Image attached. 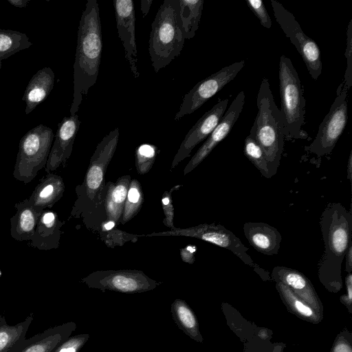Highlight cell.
Returning a JSON list of instances; mask_svg holds the SVG:
<instances>
[{
	"instance_id": "6da1fadb",
	"label": "cell",
	"mask_w": 352,
	"mask_h": 352,
	"mask_svg": "<svg viewBox=\"0 0 352 352\" xmlns=\"http://www.w3.org/2000/svg\"><path fill=\"white\" fill-rule=\"evenodd\" d=\"M102 41L98 3L88 0L81 15L74 63V95L71 115L79 110L84 96L96 82L102 56Z\"/></svg>"
},
{
	"instance_id": "7a4b0ae2",
	"label": "cell",
	"mask_w": 352,
	"mask_h": 352,
	"mask_svg": "<svg viewBox=\"0 0 352 352\" xmlns=\"http://www.w3.org/2000/svg\"><path fill=\"white\" fill-rule=\"evenodd\" d=\"M320 226L324 252L318 263V278L329 291L342 287V263L352 243V214L340 203H329L322 211Z\"/></svg>"
},
{
	"instance_id": "3957f363",
	"label": "cell",
	"mask_w": 352,
	"mask_h": 352,
	"mask_svg": "<svg viewBox=\"0 0 352 352\" xmlns=\"http://www.w3.org/2000/svg\"><path fill=\"white\" fill-rule=\"evenodd\" d=\"M120 130L114 129L105 135L96 146L91 157L85 179L76 188L77 199L71 212V217H82L83 222L96 215L104 208L105 197V174L116 152Z\"/></svg>"
},
{
	"instance_id": "277c9868",
	"label": "cell",
	"mask_w": 352,
	"mask_h": 352,
	"mask_svg": "<svg viewBox=\"0 0 352 352\" xmlns=\"http://www.w3.org/2000/svg\"><path fill=\"white\" fill-rule=\"evenodd\" d=\"M256 104L258 113L249 135L263 151L272 177L280 165L285 135L280 109L274 102L267 78L262 79Z\"/></svg>"
},
{
	"instance_id": "5b68a950",
	"label": "cell",
	"mask_w": 352,
	"mask_h": 352,
	"mask_svg": "<svg viewBox=\"0 0 352 352\" xmlns=\"http://www.w3.org/2000/svg\"><path fill=\"white\" fill-rule=\"evenodd\" d=\"M185 37L178 0H164L151 24L148 52L155 73L177 57Z\"/></svg>"
},
{
	"instance_id": "8992f818",
	"label": "cell",
	"mask_w": 352,
	"mask_h": 352,
	"mask_svg": "<svg viewBox=\"0 0 352 352\" xmlns=\"http://www.w3.org/2000/svg\"><path fill=\"white\" fill-rule=\"evenodd\" d=\"M279 87L281 98L280 117L287 140L304 139L305 100L300 80L290 58L282 55L279 62Z\"/></svg>"
},
{
	"instance_id": "52a82bcc",
	"label": "cell",
	"mask_w": 352,
	"mask_h": 352,
	"mask_svg": "<svg viewBox=\"0 0 352 352\" xmlns=\"http://www.w3.org/2000/svg\"><path fill=\"white\" fill-rule=\"evenodd\" d=\"M54 138L51 128L38 124L21 138L13 170L16 180L28 184L45 167Z\"/></svg>"
},
{
	"instance_id": "ba28073f",
	"label": "cell",
	"mask_w": 352,
	"mask_h": 352,
	"mask_svg": "<svg viewBox=\"0 0 352 352\" xmlns=\"http://www.w3.org/2000/svg\"><path fill=\"white\" fill-rule=\"evenodd\" d=\"M348 120V89L342 82L328 113L321 122L313 142L305 147L307 152L320 157L329 155L342 135Z\"/></svg>"
},
{
	"instance_id": "9c48e42d",
	"label": "cell",
	"mask_w": 352,
	"mask_h": 352,
	"mask_svg": "<svg viewBox=\"0 0 352 352\" xmlns=\"http://www.w3.org/2000/svg\"><path fill=\"white\" fill-rule=\"evenodd\" d=\"M80 282L102 292L112 291L124 294L151 291L162 284L136 270H98L81 278Z\"/></svg>"
},
{
	"instance_id": "30bf717a",
	"label": "cell",
	"mask_w": 352,
	"mask_h": 352,
	"mask_svg": "<svg viewBox=\"0 0 352 352\" xmlns=\"http://www.w3.org/2000/svg\"><path fill=\"white\" fill-rule=\"evenodd\" d=\"M138 236H186L201 239L231 251L244 263L254 267V270L260 269L247 253L248 248L233 232L221 224L203 223L188 228H175L168 231L153 232Z\"/></svg>"
},
{
	"instance_id": "8fae6325",
	"label": "cell",
	"mask_w": 352,
	"mask_h": 352,
	"mask_svg": "<svg viewBox=\"0 0 352 352\" xmlns=\"http://www.w3.org/2000/svg\"><path fill=\"white\" fill-rule=\"evenodd\" d=\"M276 20L305 63L311 77L317 80L322 72L320 50L316 43L302 30L294 14L275 0H271Z\"/></svg>"
},
{
	"instance_id": "7c38bea8",
	"label": "cell",
	"mask_w": 352,
	"mask_h": 352,
	"mask_svg": "<svg viewBox=\"0 0 352 352\" xmlns=\"http://www.w3.org/2000/svg\"><path fill=\"white\" fill-rule=\"evenodd\" d=\"M245 65L244 60L235 62L197 82L185 94L175 120L192 113L231 82Z\"/></svg>"
},
{
	"instance_id": "4fadbf2b",
	"label": "cell",
	"mask_w": 352,
	"mask_h": 352,
	"mask_svg": "<svg viewBox=\"0 0 352 352\" xmlns=\"http://www.w3.org/2000/svg\"><path fill=\"white\" fill-rule=\"evenodd\" d=\"M244 103L245 94L243 91H241L226 111L215 129L188 162L184 170V175H186L198 166L216 146L228 136L237 121L243 110Z\"/></svg>"
},
{
	"instance_id": "5bb4252c",
	"label": "cell",
	"mask_w": 352,
	"mask_h": 352,
	"mask_svg": "<svg viewBox=\"0 0 352 352\" xmlns=\"http://www.w3.org/2000/svg\"><path fill=\"white\" fill-rule=\"evenodd\" d=\"M228 104V99L218 102L189 130L172 161L171 168L189 157L194 148L210 135L224 115Z\"/></svg>"
},
{
	"instance_id": "9a60e30c",
	"label": "cell",
	"mask_w": 352,
	"mask_h": 352,
	"mask_svg": "<svg viewBox=\"0 0 352 352\" xmlns=\"http://www.w3.org/2000/svg\"><path fill=\"white\" fill-rule=\"evenodd\" d=\"M113 6L118 36L122 41L124 56L135 78L138 69V50L135 35V8L132 0H114Z\"/></svg>"
},
{
	"instance_id": "2e32d148",
	"label": "cell",
	"mask_w": 352,
	"mask_h": 352,
	"mask_svg": "<svg viewBox=\"0 0 352 352\" xmlns=\"http://www.w3.org/2000/svg\"><path fill=\"white\" fill-rule=\"evenodd\" d=\"M80 125V121L77 114L65 117L58 123L55 140L45 167L46 173L57 170L60 166H65L71 156Z\"/></svg>"
},
{
	"instance_id": "e0dca14e",
	"label": "cell",
	"mask_w": 352,
	"mask_h": 352,
	"mask_svg": "<svg viewBox=\"0 0 352 352\" xmlns=\"http://www.w3.org/2000/svg\"><path fill=\"white\" fill-rule=\"evenodd\" d=\"M276 283L287 285L296 295L309 304L323 317V306L311 281L298 270L284 266H276L272 272Z\"/></svg>"
},
{
	"instance_id": "ac0fdd59",
	"label": "cell",
	"mask_w": 352,
	"mask_h": 352,
	"mask_svg": "<svg viewBox=\"0 0 352 352\" xmlns=\"http://www.w3.org/2000/svg\"><path fill=\"white\" fill-rule=\"evenodd\" d=\"M76 328L73 322L63 324L28 340H23L8 352H54Z\"/></svg>"
},
{
	"instance_id": "d6986e66",
	"label": "cell",
	"mask_w": 352,
	"mask_h": 352,
	"mask_svg": "<svg viewBox=\"0 0 352 352\" xmlns=\"http://www.w3.org/2000/svg\"><path fill=\"white\" fill-rule=\"evenodd\" d=\"M65 221L59 219L57 213L50 209L44 210L38 219L35 232L29 241V246L39 250L56 249L60 245L61 228Z\"/></svg>"
},
{
	"instance_id": "ffe728a7",
	"label": "cell",
	"mask_w": 352,
	"mask_h": 352,
	"mask_svg": "<svg viewBox=\"0 0 352 352\" xmlns=\"http://www.w3.org/2000/svg\"><path fill=\"white\" fill-rule=\"evenodd\" d=\"M243 232L256 251L268 256L278 254L282 236L276 228L263 222H247L243 225Z\"/></svg>"
},
{
	"instance_id": "44dd1931",
	"label": "cell",
	"mask_w": 352,
	"mask_h": 352,
	"mask_svg": "<svg viewBox=\"0 0 352 352\" xmlns=\"http://www.w3.org/2000/svg\"><path fill=\"white\" fill-rule=\"evenodd\" d=\"M15 214L10 218V234L17 241H30L43 210L34 207L28 199L14 204Z\"/></svg>"
},
{
	"instance_id": "7402d4cb",
	"label": "cell",
	"mask_w": 352,
	"mask_h": 352,
	"mask_svg": "<svg viewBox=\"0 0 352 352\" xmlns=\"http://www.w3.org/2000/svg\"><path fill=\"white\" fill-rule=\"evenodd\" d=\"M65 185L63 178L55 173H46L28 198L35 208L44 210L50 209L63 196Z\"/></svg>"
},
{
	"instance_id": "603a6c76",
	"label": "cell",
	"mask_w": 352,
	"mask_h": 352,
	"mask_svg": "<svg viewBox=\"0 0 352 352\" xmlns=\"http://www.w3.org/2000/svg\"><path fill=\"white\" fill-rule=\"evenodd\" d=\"M55 75L50 67H45L33 75L22 97L25 102V114L30 113L49 96L54 86Z\"/></svg>"
},
{
	"instance_id": "cb8c5ba5",
	"label": "cell",
	"mask_w": 352,
	"mask_h": 352,
	"mask_svg": "<svg viewBox=\"0 0 352 352\" xmlns=\"http://www.w3.org/2000/svg\"><path fill=\"white\" fill-rule=\"evenodd\" d=\"M131 180V176L125 175L106 184L104 206L108 221L120 223Z\"/></svg>"
},
{
	"instance_id": "d4e9b609",
	"label": "cell",
	"mask_w": 352,
	"mask_h": 352,
	"mask_svg": "<svg viewBox=\"0 0 352 352\" xmlns=\"http://www.w3.org/2000/svg\"><path fill=\"white\" fill-rule=\"evenodd\" d=\"M170 312L173 319L178 328L192 340L202 343L203 337L195 314L182 299L176 298L171 304Z\"/></svg>"
},
{
	"instance_id": "484cf974",
	"label": "cell",
	"mask_w": 352,
	"mask_h": 352,
	"mask_svg": "<svg viewBox=\"0 0 352 352\" xmlns=\"http://www.w3.org/2000/svg\"><path fill=\"white\" fill-rule=\"evenodd\" d=\"M276 288L284 305L291 313L300 319L313 324H318L322 321L323 317L296 295L287 285L277 282Z\"/></svg>"
},
{
	"instance_id": "4316f807",
	"label": "cell",
	"mask_w": 352,
	"mask_h": 352,
	"mask_svg": "<svg viewBox=\"0 0 352 352\" xmlns=\"http://www.w3.org/2000/svg\"><path fill=\"white\" fill-rule=\"evenodd\" d=\"M179 16L185 39L192 38L199 28L202 10L203 0H178Z\"/></svg>"
},
{
	"instance_id": "83f0119b",
	"label": "cell",
	"mask_w": 352,
	"mask_h": 352,
	"mask_svg": "<svg viewBox=\"0 0 352 352\" xmlns=\"http://www.w3.org/2000/svg\"><path fill=\"white\" fill-rule=\"evenodd\" d=\"M32 45L26 34L12 30L0 29V60Z\"/></svg>"
},
{
	"instance_id": "f1b7e54d",
	"label": "cell",
	"mask_w": 352,
	"mask_h": 352,
	"mask_svg": "<svg viewBox=\"0 0 352 352\" xmlns=\"http://www.w3.org/2000/svg\"><path fill=\"white\" fill-rule=\"evenodd\" d=\"M143 201L141 184L135 179H131L120 223L125 224L135 217L141 209Z\"/></svg>"
},
{
	"instance_id": "f546056e",
	"label": "cell",
	"mask_w": 352,
	"mask_h": 352,
	"mask_svg": "<svg viewBox=\"0 0 352 352\" xmlns=\"http://www.w3.org/2000/svg\"><path fill=\"white\" fill-rule=\"evenodd\" d=\"M243 152L246 157L263 176L267 179L272 177L265 153L250 135H248L245 139Z\"/></svg>"
},
{
	"instance_id": "4dcf8cb0",
	"label": "cell",
	"mask_w": 352,
	"mask_h": 352,
	"mask_svg": "<svg viewBox=\"0 0 352 352\" xmlns=\"http://www.w3.org/2000/svg\"><path fill=\"white\" fill-rule=\"evenodd\" d=\"M31 321V320H30ZM28 320L19 326H1L0 327V352H8L25 337L27 328L29 326Z\"/></svg>"
},
{
	"instance_id": "1f68e13d",
	"label": "cell",
	"mask_w": 352,
	"mask_h": 352,
	"mask_svg": "<svg viewBox=\"0 0 352 352\" xmlns=\"http://www.w3.org/2000/svg\"><path fill=\"white\" fill-rule=\"evenodd\" d=\"M157 147L151 144H142L135 150V166L139 175L147 173L153 167L157 156Z\"/></svg>"
},
{
	"instance_id": "d6a6232c",
	"label": "cell",
	"mask_w": 352,
	"mask_h": 352,
	"mask_svg": "<svg viewBox=\"0 0 352 352\" xmlns=\"http://www.w3.org/2000/svg\"><path fill=\"white\" fill-rule=\"evenodd\" d=\"M102 240L105 244L111 248H114L116 245H123L126 242L132 241H136L138 239L137 234H131L125 232L116 230H110L101 233Z\"/></svg>"
},
{
	"instance_id": "836d02e7",
	"label": "cell",
	"mask_w": 352,
	"mask_h": 352,
	"mask_svg": "<svg viewBox=\"0 0 352 352\" xmlns=\"http://www.w3.org/2000/svg\"><path fill=\"white\" fill-rule=\"evenodd\" d=\"M180 186L181 185H177L171 188L168 191H165L162 199V209L164 214L163 223L170 230L175 228L173 223L174 207L172 193Z\"/></svg>"
},
{
	"instance_id": "e575fe53",
	"label": "cell",
	"mask_w": 352,
	"mask_h": 352,
	"mask_svg": "<svg viewBox=\"0 0 352 352\" xmlns=\"http://www.w3.org/2000/svg\"><path fill=\"white\" fill-rule=\"evenodd\" d=\"M346 69L343 85L349 90L352 85V19L350 20L346 31V47L345 50Z\"/></svg>"
},
{
	"instance_id": "d590c367",
	"label": "cell",
	"mask_w": 352,
	"mask_h": 352,
	"mask_svg": "<svg viewBox=\"0 0 352 352\" xmlns=\"http://www.w3.org/2000/svg\"><path fill=\"white\" fill-rule=\"evenodd\" d=\"M89 337V333H81L69 337L60 344L54 352H79Z\"/></svg>"
},
{
	"instance_id": "8d00e7d4",
	"label": "cell",
	"mask_w": 352,
	"mask_h": 352,
	"mask_svg": "<svg viewBox=\"0 0 352 352\" xmlns=\"http://www.w3.org/2000/svg\"><path fill=\"white\" fill-rule=\"evenodd\" d=\"M250 9L254 13L261 24L266 28L272 27V20L266 10V8L261 0H246Z\"/></svg>"
},
{
	"instance_id": "74e56055",
	"label": "cell",
	"mask_w": 352,
	"mask_h": 352,
	"mask_svg": "<svg viewBox=\"0 0 352 352\" xmlns=\"http://www.w3.org/2000/svg\"><path fill=\"white\" fill-rule=\"evenodd\" d=\"M330 352H352V334L344 329L337 336Z\"/></svg>"
},
{
	"instance_id": "f35d334b",
	"label": "cell",
	"mask_w": 352,
	"mask_h": 352,
	"mask_svg": "<svg viewBox=\"0 0 352 352\" xmlns=\"http://www.w3.org/2000/svg\"><path fill=\"white\" fill-rule=\"evenodd\" d=\"M346 294L340 296V302L348 309L350 314L352 313V274L348 273L345 277Z\"/></svg>"
},
{
	"instance_id": "ab89813d",
	"label": "cell",
	"mask_w": 352,
	"mask_h": 352,
	"mask_svg": "<svg viewBox=\"0 0 352 352\" xmlns=\"http://www.w3.org/2000/svg\"><path fill=\"white\" fill-rule=\"evenodd\" d=\"M196 247L189 245L185 248H181L179 250L182 260L187 263L192 264L195 261V254L196 252Z\"/></svg>"
},
{
	"instance_id": "60d3db41",
	"label": "cell",
	"mask_w": 352,
	"mask_h": 352,
	"mask_svg": "<svg viewBox=\"0 0 352 352\" xmlns=\"http://www.w3.org/2000/svg\"><path fill=\"white\" fill-rule=\"evenodd\" d=\"M346 256V271L348 273L352 272V243L348 248Z\"/></svg>"
},
{
	"instance_id": "b9f144b4",
	"label": "cell",
	"mask_w": 352,
	"mask_h": 352,
	"mask_svg": "<svg viewBox=\"0 0 352 352\" xmlns=\"http://www.w3.org/2000/svg\"><path fill=\"white\" fill-rule=\"evenodd\" d=\"M153 0H141L140 9L142 13L143 18L146 17L148 14Z\"/></svg>"
},
{
	"instance_id": "7bdbcfd3",
	"label": "cell",
	"mask_w": 352,
	"mask_h": 352,
	"mask_svg": "<svg viewBox=\"0 0 352 352\" xmlns=\"http://www.w3.org/2000/svg\"><path fill=\"white\" fill-rule=\"evenodd\" d=\"M30 0H8V2L16 8H25Z\"/></svg>"
},
{
	"instance_id": "ee69618b",
	"label": "cell",
	"mask_w": 352,
	"mask_h": 352,
	"mask_svg": "<svg viewBox=\"0 0 352 352\" xmlns=\"http://www.w3.org/2000/svg\"><path fill=\"white\" fill-rule=\"evenodd\" d=\"M347 177L349 179L350 182H351V175H352V151H350L348 164H347Z\"/></svg>"
},
{
	"instance_id": "f6af8a7d",
	"label": "cell",
	"mask_w": 352,
	"mask_h": 352,
	"mask_svg": "<svg viewBox=\"0 0 352 352\" xmlns=\"http://www.w3.org/2000/svg\"><path fill=\"white\" fill-rule=\"evenodd\" d=\"M258 336L262 340H266L269 337V331L267 329H259Z\"/></svg>"
},
{
	"instance_id": "bcb514c9",
	"label": "cell",
	"mask_w": 352,
	"mask_h": 352,
	"mask_svg": "<svg viewBox=\"0 0 352 352\" xmlns=\"http://www.w3.org/2000/svg\"><path fill=\"white\" fill-rule=\"evenodd\" d=\"M283 347L280 344H276L274 346L272 352H283Z\"/></svg>"
},
{
	"instance_id": "7dc6e473",
	"label": "cell",
	"mask_w": 352,
	"mask_h": 352,
	"mask_svg": "<svg viewBox=\"0 0 352 352\" xmlns=\"http://www.w3.org/2000/svg\"><path fill=\"white\" fill-rule=\"evenodd\" d=\"M1 274H2V272H1V269H0V278H1Z\"/></svg>"
},
{
	"instance_id": "c3c4849f",
	"label": "cell",
	"mask_w": 352,
	"mask_h": 352,
	"mask_svg": "<svg viewBox=\"0 0 352 352\" xmlns=\"http://www.w3.org/2000/svg\"><path fill=\"white\" fill-rule=\"evenodd\" d=\"M1 67V60H0V69Z\"/></svg>"
}]
</instances>
